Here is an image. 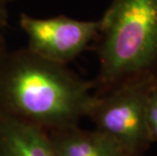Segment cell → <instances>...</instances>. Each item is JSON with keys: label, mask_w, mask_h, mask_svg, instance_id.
<instances>
[{"label": "cell", "mask_w": 157, "mask_h": 156, "mask_svg": "<svg viewBox=\"0 0 157 156\" xmlns=\"http://www.w3.org/2000/svg\"><path fill=\"white\" fill-rule=\"evenodd\" d=\"M94 83L21 48L0 64V115L48 133L80 125L94 102Z\"/></svg>", "instance_id": "obj_1"}, {"label": "cell", "mask_w": 157, "mask_h": 156, "mask_svg": "<svg viewBox=\"0 0 157 156\" xmlns=\"http://www.w3.org/2000/svg\"><path fill=\"white\" fill-rule=\"evenodd\" d=\"M98 38L99 69L94 95L157 76V0H112Z\"/></svg>", "instance_id": "obj_2"}, {"label": "cell", "mask_w": 157, "mask_h": 156, "mask_svg": "<svg viewBox=\"0 0 157 156\" xmlns=\"http://www.w3.org/2000/svg\"><path fill=\"white\" fill-rule=\"evenodd\" d=\"M155 81L156 77L136 79L94 95L87 115L95 130L111 138L131 156H142L151 144L146 105Z\"/></svg>", "instance_id": "obj_3"}, {"label": "cell", "mask_w": 157, "mask_h": 156, "mask_svg": "<svg viewBox=\"0 0 157 156\" xmlns=\"http://www.w3.org/2000/svg\"><path fill=\"white\" fill-rule=\"evenodd\" d=\"M19 25L28 36V48L47 60L68 65L98 38L101 21H79L65 14L35 17L22 12Z\"/></svg>", "instance_id": "obj_4"}, {"label": "cell", "mask_w": 157, "mask_h": 156, "mask_svg": "<svg viewBox=\"0 0 157 156\" xmlns=\"http://www.w3.org/2000/svg\"><path fill=\"white\" fill-rule=\"evenodd\" d=\"M0 156H57L47 131L0 115Z\"/></svg>", "instance_id": "obj_5"}, {"label": "cell", "mask_w": 157, "mask_h": 156, "mask_svg": "<svg viewBox=\"0 0 157 156\" xmlns=\"http://www.w3.org/2000/svg\"><path fill=\"white\" fill-rule=\"evenodd\" d=\"M57 156H131L118 143L95 129L73 126L50 132Z\"/></svg>", "instance_id": "obj_6"}, {"label": "cell", "mask_w": 157, "mask_h": 156, "mask_svg": "<svg viewBox=\"0 0 157 156\" xmlns=\"http://www.w3.org/2000/svg\"><path fill=\"white\" fill-rule=\"evenodd\" d=\"M146 124L151 143L157 141V80L152 86L147 99Z\"/></svg>", "instance_id": "obj_7"}, {"label": "cell", "mask_w": 157, "mask_h": 156, "mask_svg": "<svg viewBox=\"0 0 157 156\" xmlns=\"http://www.w3.org/2000/svg\"><path fill=\"white\" fill-rule=\"evenodd\" d=\"M8 10L7 6L0 4V29L5 28L6 25H8Z\"/></svg>", "instance_id": "obj_8"}, {"label": "cell", "mask_w": 157, "mask_h": 156, "mask_svg": "<svg viewBox=\"0 0 157 156\" xmlns=\"http://www.w3.org/2000/svg\"><path fill=\"white\" fill-rule=\"evenodd\" d=\"M1 29H0V64H1V62L3 61V59H4L5 55L7 54V52L9 51V49L7 47V42H6V40L4 38V36L1 32Z\"/></svg>", "instance_id": "obj_9"}, {"label": "cell", "mask_w": 157, "mask_h": 156, "mask_svg": "<svg viewBox=\"0 0 157 156\" xmlns=\"http://www.w3.org/2000/svg\"><path fill=\"white\" fill-rule=\"evenodd\" d=\"M13 1H15V0H0V4H2V5H5V6H7L8 3H10V2H13Z\"/></svg>", "instance_id": "obj_10"}, {"label": "cell", "mask_w": 157, "mask_h": 156, "mask_svg": "<svg viewBox=\"0 0 157 156\" xmlns=\"http://www.w3.org/2000/svg\"><path fill=\"white\" fill-rule=\"evenodd\" d=\"M156 80H157V76H156Z\"/></svg>", "instance_id": "obj_11"}]
</instances>
